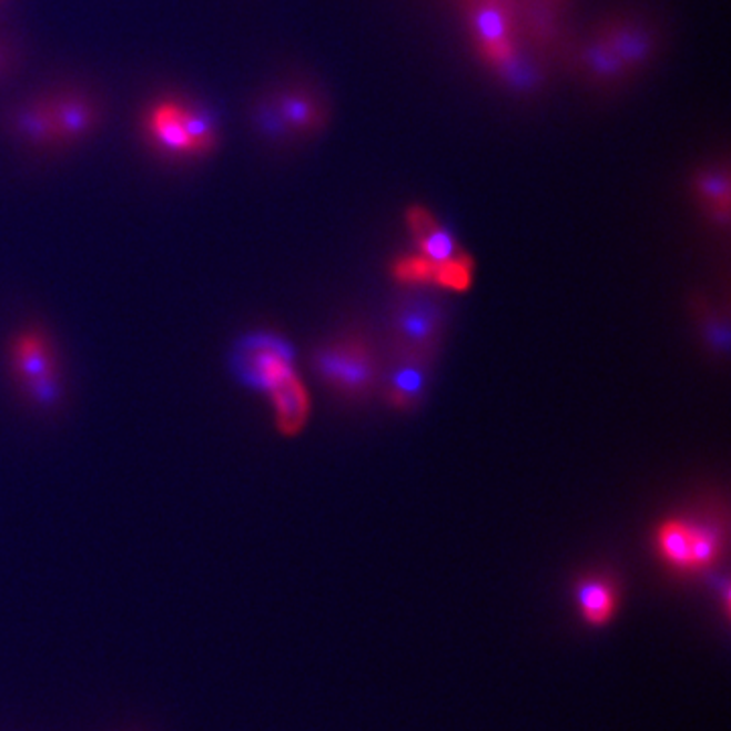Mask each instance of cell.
<instances>
[{
  "instance_id": "1",
  "label": "cell",
  "mask_w": 731,
  "mask_h": 731,
  "mask_svg": "<svg viewBox=\"0 0 731 731\" xmlns=\"http://www.w3.org/2000/svg\"><path fill=\"white\" fill-rule=\"evenodd\" d=\"M234 364L244 383L263 393L278 433L297 437L312 417V396L285 342L268 334L244 337Z\"/></svg>"
},
{
  "instance_id": "2",
  "label": "cell",
  "mask_w": 731,
  "mask_h": 731,
  "mask_svg": "<svg viewBox=\"0 0 731 731\" xmlns=\"http://www.w3.org/2000/svg\"><path fill=\"white\" fill-rule=\"evenodd\" d=\"M12 378L29 403L51 408L61 396L60 354L48 332L27 325L14 332L7 348Z\"/></svg>"
},
{
  "instance_id": "3",
  "label": "cell",
  "mask_w": 731,
  "mask_h": 731,
  "mask_svg": "<svg viewBox=\"0 0 731 731\" xmlns=\"http://www.w3.org/2000/svg\"><path fill=\"white\" fill-rule=\"evenodd\" d=\"M660 559L681 573L711 569L723 555V535L709 522L689 518H669L654 535Z\"/></svg>"
},
{
  "instance_id": "4",
  "label": "cell",
  "mask_w": 731,
  "mask_h": 731,
  "mask_svg": "<svg viewBox=\"0 0 731 731\" xmlns=\"http://www.w3.org/2000/svg\"><path fill=\"white\" fill-rule=\"evenodd\" d=\"M596 29L634 78L659 60L662 33L647 12L620 9L603 17Z\"/></svg>"
},
{
  "instance_id": "5",
  "label": "cell",
  "mask_w": 731,
  "mask_h": 731,
  "mask_svg": "<svg viewBox=\"0 0 731 731\" xmlns=\"http://www.w3.org/2000/svg\"><path fill=\"white\" fill-rule=\"evenodd\" d=\"M317 372L332 388L358 396L370 390L376 380V356L362 339L346 337L317 354Z\"/></svg>"
},
{
  "instance_id": "6",
  "label": "cell",
  "mask_w": 731,
  "mask_h": 731,
  "mask_svg": "<svg viewBox=\"0 0 731 731\" xmlns=\"http://www.w3.org/2000/svg\"><path fill=\"white\" fill-rule=\"evenodd\" d=\"M569 60L577 75L601 94H616L634 80L596 27L577 37L569 49Z\"/></svg>"
},
{
  "instance_id": "7",
  "label": "cell",
  "mask_w": 731,
  "mask_h": 731,
  "mask_svg": "<svg viewBox=\"0 0 731 731\" xmlns=\"http://www.w3.org/2000/svg\"><path fill=\"white\" fill-rule=\"evenodd\" d=\"M276 106L299 141L324 132L332 121L329 100L322 88L307 80H288L271 88Z\"/></svg>"
},
{
  "instance_id": "8",
  "label": "cell",
  "mask_w": 731,
  "mask_h": 731,
  "mask_svg": "<svg viewBox=\"0 0 731 731\" xmlns=\"http://www.w3.org/2000/svg\"><path fill=\"white\" fill-rule=\"evenodd\" d=\"M48 100L60 146L82 143L98 131L102 110L98 106L97 98L82 90H61L48 97Z\"/></svg>"
},
{
  "instance_id": "9",
  "label": "cell",
  "mask_w": 731,
  "mask_h": 731,
  "mask_svg": "<svg viewBox=\"0 0 731 731\" xmlns=\"http://www.w3.org/2000/svg\"><path fill=\"white\" fill-rule=\"evenodd\" d=\"M494 72L504 84L512 88L518 94H535L547 80V68L537 45H520L515 41L508 45L500 58L491 60Z\"/></svg>"
},
{
  "instance_id": "10",
  "label": "cell",
  "mask_w": 731,
  "mask_h": 731,
  "mask_svg": "<svg viewBox=\"0 0 731 731\" xmlns=\"http://www.w3.org/2000/svg\"><path fill=\"white\" fill-rule=\"evenodd\" d=\"M7 129L24 144L51 149L60 146L48 97L29 98L7 114Z\"/></svg>"
},
{
  "instance_id": "11",
  "label": "cell",
  "mask_w": 731,
  "mask_h": 731,
  "mask_svg": "<svg viewBox=\"0 0 731 731\" xmlns=\"http://www.w3.org/2000/svg\"><path fill=\"white\" fill-rule=\"evenodd\" d=\"M471 29L488 61L500 58L512 43V19L504 0H480L471 12Z\"/></svg>"
},
{
  "instance_id": "12",
  "label": "cell",
  "mask_w": 731,
  "mask_h": 731,
  "mask_svg": "<svg viewBox=\"0 0 731 731\" xmlns=\"http://www.w3.org/2000/svg\"><path fill=\"white\" fill-rule=\"evenodd\" d=\"M146 132L159 151L169 156H195L183 124V104L161 102L146 116Z\"/></svg>"
},
{
  "instance_id": "13",
  "label": "cell",
  "mask_w": 731,
  "mask_h": 731,
  "mask_svg": "<svg viewBox=\"0 0 731 731\" xmlns=\"http://www.w3.org/2000/svg\"><path fill=\"white\" fill-rule=\"evenodd\" d=\"M248 121H251L252 131L256 132L264 143L271 144V146L288 149L293 144L301 143L297 134L291 131V126L276 106L273 90L261 92L252 100Z\"/></svg>"
},
{
  "instance_id": "14",
  "label": "cell",
  "mask_w": 731,
  "mask_h": 731,
  "mask_svg": "<svg viewBox=\"0 0 731 731\" xmlns=\"http://www.w3.org/2000/svg\"><path fill=\"white\" fill-rule=\"evenodd\" d=\"M408 229L413 232L419 252L433 263H439L456 254V241L423 205H413L407 212Z\"/></svg>"
},
{
  "instance_id": "15",
  "label": "cell",
  "mask_w": 731,
  "mask_h": 731,
  "mask_svg": "<svg viewBox=\"0 0 731 731\" xmlns=\"http://www.w3.org/2000/svg\"><path fill=\"white\" fill-rule=\"evenodd\" d=\"M577 603L586 622L601 626L608 622L618 603V591L603 577H588L577 586Z\"/></svg>"
},
{
  "instance_id": "16",
  "label": "cell",
  "mask_w": 731,
  "mask_h": 731,
  "mask_svg": "<svg viewBox=\"0 0 731 731\" xmlns=\"http://www.w3.org/2000/svg\"><path fill=\"white\" fill-rule=\"evenodd\" d=\"M696 190L709 210L728 220L730 214V173L728 169H705L697 175Z\"/></svg>"
},
{
  "instance_id": "17",
  "label": "cell",
  "mask_w": 731,
  "mask_h": 731,
  "mask_svg": "<svg viewBox=\"0 0 731 731\" xmlns=\"http://www.w3.org/2000/svg\"><path fill=\"white\" fill-rule=\"evenodd\" d=\"M474 283V261L466 252L457 251L449 258L435 263V278L433 285L454 291V293H466Z\"/></svg>"
},
{
  "instance_id": "18",
  "label": "cell",
  "mask_w": 731,
  "mask_h": 731,
  "mask_svg": "<svg viewBox=\"0 0 731 731\" xmlns=\"http://www.w3.org/2000/svg\"><path fill=\"white\" fill-rule=\"evenodd\" d=\"M393 276L400 285L419 287V285H432L435 278V263L423 254H408L396 261L393 266Z\"/></svg>"
},
{
  "instance_id": "19",
  "label": "cell",
  "mask_w": 731,
  "mask_h": 731,
  "mask_svg": "<svg viewBox=\"0 0 731 731\" xmlns=\"http://www.w3.org/2000/svg\"><path fill=\"white\" fill-rule=\"evenodd\" d=\"M420 395V376L417 370H398L396 372L395 380L390 384V393L388 398L393 400V405L400 408H407L413 405Z\"/></svg>"
},
{
  "instance_id": "20",
  "label": "cell",
  "mask_w": 731,
  "mask_h": 731,
  "mask_svg": "<svg viewBox=\"0 0 731 731\" xmlns=\"http://www.w3.org/2000/svg\"><path fill=\"white\" fill-rule=\"evenodd\" d=\"M398 329L410 344L423 346V344H429L432 334L435 332V322L427 313L407 312L398 319Z\"/></svg>"
},
{
  "instance_id": "21",
  "label": "cell",
  "mask_w": 731,
  "mask_h": 731,
  "mask_svg": "<svg viewBox=\"0 0 731 731\" xmlns=\"http://www.w3.org/2000/svg\"><path fill=\"white\" fill-rule=\"evenodd\" d=\"M11 65H12L11 48H9L7 43H2V41H0V78H2L4 73L11 70Z\"/></svg>"
}]
</instances>
